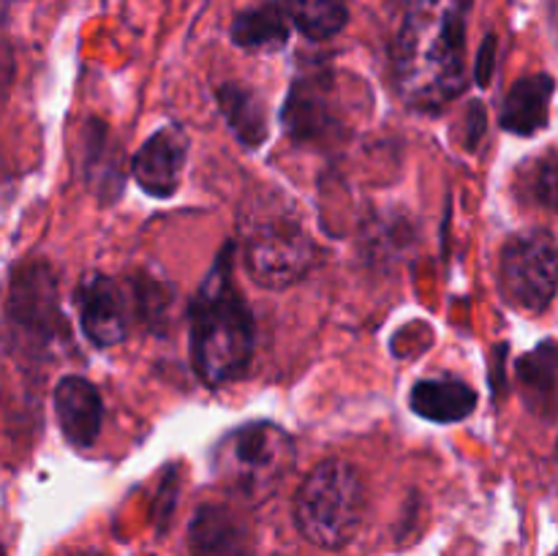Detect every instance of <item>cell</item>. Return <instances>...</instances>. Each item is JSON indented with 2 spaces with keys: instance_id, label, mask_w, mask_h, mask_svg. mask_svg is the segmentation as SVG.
Wrapping results in <instances>:
<instances>
[{
  "instance_id": "6da1fadb",
  "label": "cell",
  "mask_w": 558,
  "mask_h": 556,
  "mask_svg": "<svg viewBox=\"0 0 558 556\" xmlns=\"http://www.w3.org/2000/svg\"><path fill=\"white\" fill-rule=\"evenodd\" d=\"M398 14L392 76L407 104L425 112L463 90L466 22L472 0H390Z\"/></svg>"
},
{
  "instance_id": "7a4b0ae2",
  "label": "cell",
  "mask_w": 558,
  "mask_h": 556,
  "mask_svg": "<svg viewBox=\"0 0 558 556\" xmlns=\"http://www.w3.org/2000/svg\"><path fill=\"white\" fill-rule=\"evenodd\" d=\"M232 249L223 251L191 303V360L207 385L240 376L254 352V319L232 281Z\"/></svg>"
},
{
  "instance_id": "3957f363",
  "label": "cell",
  "mask_w": 558,
  "mask_h": 556,
  "mask_svg": "<svg viewBox=\"0 0 558 556\" xmlns=\"http://www.w3.org/2000/svg\"><path fill=\"white\" fill-rule=\"evenodd\" d=\"M365 516V485L347 461H322L294 496V521L319 548H343L357 534Z\"/></svg>"
},
{
  "instance_id": "277c9868",
  "label": "cell",
  "mask_w": 558,
  "mask_h": 556,
  "mask_svg": "<svg viewBox=\"0 0 558 556\" xmlns=\"http://www.w3.org/2000/svg\"><path fill=\"white\" fill-rule=\"evenodd\" d=\"M243 232L245 267L262 287H289L314 265L316 245L298 213L272 210L262 202L243 216Z\"/></svg>"
},
{
  "instance_id": "5b68a950",
  "label": "cell",
  "mask_w": 558,
  "mask_h": 556,
  "mask_svg": "<svg viewBox=\"0 0 558 556\" xmlns=\"http://www.w3.org/2000/svg\"><path fill=\"white\" fill-rule=\"evenodd\" d=\"M292 442L278 425H243L218 447V463L229 483L243 494H265L292 463Z\"/></svg>"
},
{
  "instance_id": "8992f818",
  "label": "cell",
  "mask_w": 558,
  "mask_h": 556,
  "mask_svg": "<svg viewBox=\"0 0 558 556\" xmlns=\"http://www.w3.org/2000/svg\"><path fill=\"white\" fill-rule=\"evenodd\" d=\"M501 292L515 309L543 311L558 289V243L548 232H521L501 249Z\"/></svg>"
},
{
  "instance_id": "52a82bcc",
  "label": "cell",
  "mask_w": 558,
  "mask_h": 556,
  "mask_svg": "<svg viewBox=\"0 0 558 556\" xmlns=\"http://www.w3.org/2000/svg\"><path fill=\"white\" fill-rule=\"evenodd\" d=\"M76 309L87 338L98 347L120 343L129 333L125 292L107 276H90L76 289Z\"/></svg>"
},
{
  "instance_id": "ba28073f",
  "label": "cell",
  "mask_w": 558,
  "mask_h": 556,
  "mask_svg": "<svg viewBox=\"0 0 558 556\" xmlns=\"http://www.w3.org/2000/svg\"><path fill=\"white\" fill-rule=\"evenodd\" d=\"M185 153H189V140H185L183 131L174 129V125L156 131L140 147V153L134 156V164H131L136 183L147 194L169 196L180 183Z\"/></svg>"
},
{
  "instance_id": "9c48e42d",
  "label": "cell",
  "mask_w": 558,
  "mask_h": 556,
  "mask_svg": "<svg viewBox=\"0 0 558 556\" xmlns=\"http://www.w3.org/2000/svg\"><path fill=\"white\" fill-rule=\"evenodd\" d=\"M54 414L65 439L76 447H87L101 431V396L82 376H65L54 387Z\"/></svg>"
},
{
  "instance_id": "30bf717a",
  "label": "cell",
  "mask_w": 558,
  "mask_h": 556,
  "mask_svg": "<svg viewBox=\"0 0 558 556\" xmlns=\"http://www.w3.org/2000/svg\"><path fill=\"white\" fill-rule=\"evenodd\" d=\"M189 545L191 556H251L243 521L221 505H205L196 510Z\"/></svg>"
},
{
  "instance_id": "8fae6325",
  "label": "cell",
  "mask_w": 558,
  "mask_h": 556,
  "mask_svg": "<svg viewBox=\"0 0 558 556\" xmlns=\"http://www.w3.org/2000/svg\"><path fill=\"white\" fill-rule=\"evenodd\" d=\"M414 412L434 423H458L477 407V392L458 379H423L409 398Z\"/></svg>"
},
{
  "instance_id": "7c38bea8",
  "label": "cell",
  "mask_w": 558,
  "mask_h": 556,
  "mask_svg": "<svg viewBox=\"0 0 558 556\" xmlns=\"http://www.w3.org/2000/svg\"><path fill=\"white\" fill-rule=\"evenodd\" d=\"M550 96H554V80L548 74L526 76L507 96L501 125L515 134H534L548 123Z\"/></svg>"
},
{
  "instance_id": "4fadbf2b",
  "label": "cell",
  "mask_w": 558,
  "mask_h": 556,
  "mask_svg": "<svg viewBox=\"0 0 558 556\" xmlns=\"http://www.w3.org/2000/svg\"><path fill=\"white\" fill-rule=\"evenodd\" d=\"M289 38V11L278 3L256 5L232 22V41L243 49H278Z\"/></svg>"
},
{
  "instance_id": "5bb4252c",
  "label": "cell",
  "mask_w": 558,
  "mask_h": 556,
  "mask_svg": "<svg viewBox=\"0 0 558 556\" xmlns=\"http://www.w3.org/2000/svg\"><path fill=\"white\" fill-rule=\"evenodd\" d=\"M287 11L294 27L314 41L332 38L349 20L347 0H287Z\"/></svg>"
},
{
  "instance_id": "9a60e30c",
  "label": "cell",
  "mask_w": 558,
  "mask_h": 556,
  "mask_svg": "<svg viewBox=\"0 0 558 556\" xmlns=\"http://www.w3.org/2000/svg\"><path fill=\"white\" fill-rule=\"evenodd\" d=\"M218 101H221L223 118L234 129V134L245 142V145H259L265 140V112H262L259 101L251 96L245 87L240 85H223L218 90Z\"/></svg>"
},
{
  "instance_id": "2e32d148",
  "label": "cell",
  "mask_w": 558,
  "mask_h": 556,
  "mask_svg": "<svg viewBox=\"0 0 558 556\" xmlns=\"http://www.w3.org/2000/svg\"><path fill=\"white\" fill-rule=\"evenodd\" d=\"M534 194L545 207L558 213V153L543 158L534 174Z\"/></svg>"
},
{
  "instance_id": "e0dca14e",
  "label": "cell",
  "mask_w": 558,
  "mask_h": 556,
  "mask_svg": "<svg viewBox=\"0 0 558 556\" xmlns=\"http://www.w3.org/2000/svg\"><path fill=\"white\" fill-rule=\"evenodd\" d=\"M490 55H494V38H488V41H485L483 69H477V80H480V85H488V74H490Z\"/></svg>"
}]
</instances>
